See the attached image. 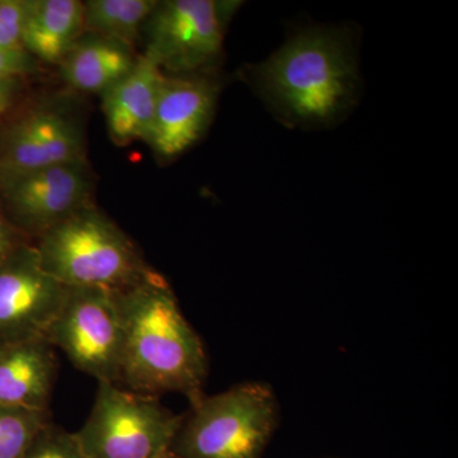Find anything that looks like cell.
<instances>
[{"instance_id": "cell-1", "label": "cell", "mask_w": 458, "mask_h": 458, "mask_svg": "<svg viewBox=\"0 0 458 458\" xmlns=\"http://www.w3.org/2000/svg\"><path fill=\"white\" fill-rule=\"evenodd\" d=\"M243 78L283 125L330 128L360 98L354 35L348 27H307L267 59L246 66Z\"/></svg>"}, {"instance_id": "cell-2", "label": "cell", "mask_w": 458, "mask_h": 458, "mask_svg": "<svg viewBox=\"0 0 458 458\" xmlns=\"http://www.w3.org/2000/svg\"><path fill=\"white\" fill-rule=\"evenodd\" d=\"M114 293L123 322L119 386L152 396L182 394L197 403L203 397L207 354L167 280L149 269Z\"/></svg>"}, {"instance_id": "cell-3", "label": "cell", "mask_w": 458, "mask_h": 458, "mask_svg": "<svg viewBox=\"0 0 458 458\" xmlns=\"http://www.w3.org/2000/svg\"><path fill=\"white\" fill-rule=\"evenodd\" d=\"M32 243L44 270L69 288L120 292L150 269L125 232L93 204L47 229Z\"/></svg>"}, {"instance_id": "cell-4", "label": "cell", "mask_w": 458, "mask_h": 458, "mask_svg": "<svg viewBox=\"0 0 458 458\" xmlns=\"http://www.w3.org/2000/svg\"><path fill=\"white\" fill-rule=\"evenodd\" d=\"M278 420L269 386L247 382L192 403L170 451L181 458H262Z\"/></svg>"}, {"instance_id": "cell-5", "label": "cell", "mask_w": 458, "mask_h": 458, "mask_svg": "<svg viewBox=\"0 0 458 458\" xmlns=\"http://www.w3.org/2000/svg\"><path fill=\"white\" fill-rule=\"evenodd\" d=\"M183 418L157 396L98 382L89 418L74 434L87 458H158L171 450Z\"/></svg>"}, {"instance_id": "cell-6", "label": "cell", "mask_w": 458, "mask_h": 458, "mask_svg": "<svg viewBox=\"0 0 458 458\" xmlns=\"http://www.w3.org/2000/svg\"><path fill=\"white\" fill-rule=\"evenodd\" d=\"M81 161L83 123L64 98H23L0 125V179Z\"/></svg>"}, {"instance_id": "cell-7", "label": "cell", "mask_w": 458, "mask_h": 458, "mask_svg": "<svg viewBox=\"0 0 458 458\" xmlns=\"http://www.w3.org/2000/svg\"><path fill=\"white\" fill-rule=\"evenodd\" d=\"M47 339L78 369L98 382L119 385L123 322L114 292L68 286Z\"/></svg>"}, {"instance_id": "cell-8", "label": "cell", "mask_w": 458, "mask_h": 458, "mask_svg": "<svg viewBox=\"0 0 458 458\" xmlns=\"http://www.w3.org/2000/svg\"><path fill=\"white\" fill-rule=\"evenodd\" d=\"M225 22L212 0L157 3L143 32L144 55L168 75L210 72L222 55Z\"/></svg>"}, {"instance_id": "cell-9", "label": "cell", "mask_w": 458, "mask_h": 458, "mask_svg": "<svg viewBox=\"0 0 458 458\" xmlns=\"http://www.w3.org/2000/svg\"><path fill=\"white\" fill-rule=\"evenodd\" d=\"M87 161L49 165L0 179V205L11 225L30 241L93 204Z\"/></svg>"}, {"instance_id": "cell-10", "label": "cell", "mask_w": 458, "mask_h": 458, "mask_svg": "<svg viewBox=\"0 0 458 458\" xmlns=\"http://www.w3.org/2000/svg\"><path fill=\"white\" fill-rule=\"evenodd\" d=\"M68 286L41 267L31 241L0 265V345L47 337Z\"/></svg>"}, {"instance_id": "cell-11", "label": "cell", "mask_w": 458, "mask_h": 458, "mask_svg": "<svg viewBox=\"0 0 458 458\" xmlns=\"http://www.w3.org/2000/svg\"><path fill=\"white\" fill-rule=\"evenodd\" d=\"M219 83L209 72L165 74L147 143L161 158L182 155L205 134L218 101Z\"/></svg>"}, {"instance_id": "cell-12", "label": "cell", "mask_w": 458, "mask_h": 458, "mask_svg": "<svg viewBox=\"0 0 458 458\" xmlns=\"http://www.w3.org/2000/svg\"><path fill=\"white\" fill-rule=\"evenodd\" d=\"M164 77L158 65L143 54L123 80L101 95L108 134L114 143L125 146L149 140Z\"/></svg>"}, {"instance_id": "cell-13", "label": "cell", "mask_w": 458, "mask_h": 458, "mask_svg": "<svg viewBox=\"0 0 458 458\" xmlns=\"http://www.w3.org/2000/svg\"><path fill=\"white\" fill-rule=\"evenodd\" d=\"M47 337L0 345V406L49 410L57 361Z\"/></svg>"}, {"instance_id": "cell-14", "label": "cell", "mask_w": 458, "mask_h": 458, "mask_svg": "<svg viewBox=\"0 0 458 458\" xmlns=\"http://www.w3.org/2000/svg\"><path fill=\"white\" fill-rule=\"evenodd\" d=\"M137 60L128 45L84 32L60 63V75L72 89L104 95L134 68Z\"/></svg>"}, {"instance_id": "cell-15", "label": "cell", "mask_w": 458, "mask_h": 458, "mask_svg": "<svg viewBox=\"0 0 458 458\" xmlns=\"http://www.w3.org/2000/svg\"><path fill=\"white\" fill-rule=\"evenodd\" d=\"M84 32L82 2L31 0L22 47L38 62L59 65Z\"/></svg>"}, {"instance_id": "cell-16", "label": "cell", "mask_w": 458, "mask_h": 458, "mask_svg": "<svg viewBox=\"0 0 458 458\" xmlns=\"http://www.w3.org/2000/svg\"><path fill=\"white\" fill-rule=\"evenodd\" d=\"M155 0H89L83 3L84 31L134 49Z\"/></svg>"}, {"instance_id": "cell-17", "label": "cell", "mask_w": 458, "mask_h": 458, "mask_svg": "<svg viewBox=\"0 0 458 458\" xmlns=\"http://www.w3.org/2000/svg\"><path fill=\"white\" fill-rule=\"evenodd\" d=\"M49 410L0 406V458H23L42 428Z\"/></svg>"}, {"instance_id": "cell-18", "label": "cell", "mask_w": 458, "mask_h": 458, "mask_svg": "<svg viewBox=\"0 0 458 458\" xmlns=\"http://www.w3.org/2000/svg\"><path fill=\"white\" fill-rule=\"evenodd\" d=\"M23 458H87L74 433L47 424L33 439Z\"/></svg>"}, {"instance_id": "cell-19", "label": "cell", "mask_w": 458, "mask_h": 458, "mask_svg": "<svg viewBox=\"0 0 458 458\" xmlns=\"http://www.w3.org/2000/svg\"><path fill=\"white\" fill-rule=\"evenodd\" d=\"M31 0H0V49L21 50Z\"/></svg>"}, {"instance_id": "cell-20", "label": "cell", "mask_w": 458, "mask_h": 458, "mask_svg": "<svg viewBox=\"0 0 458 458\" xmlns=\"http://www.w3.org/2000/svg\"><path fill=\"white\" fill-rule=\"evenodd\" d=\"M38 62L27 51L0 49V80L30 77L38 71Z\"/></svg>"}, {"instance_id": "cell-21", "label": "cell", "mask_w": 458, "mask_h": 458, "mask_svg": "<svg viewBox=\"0 0 458 458\" xmlns=\"http://www.w3.org/2000/svg\"><path fill=\"white\" fill-rule=\"evenodd\" d=\"M25 78L0 80V125L12 111L21 104L25 96Z\"/></svg>"}, {"instance_id": "cell-22", "label": "cell", "mask_w": 458, "mask_h": 458, "mask_svg": "<svg viewBox=\"0 0 458 458\" xmlns=\"http://www.w3.org/2000/svg\"><path fill=\"white\" fill-rule=\"evenodd\" d=\"M29 238L23 236L11 225L4 212H3L2 205H0V265L7 260L18 247L22 243L29 242Z\"/></svg>"}, {"instance_id": "cell-23", "label": "cell", "mask_w": 458, "mask_h": 458, "mask_svg": "<svg viewBox=\"0 0 458 458\" xmlns=\"http://www.w3.org/2000/svg\"><path fill=\"white\" fill-rule=\"evenodd\" d=\"M158 458H181L180 456H177V454H174V452L168 451L165 452V454H162L161 457Z\"/></svg>"}]
</instances>
